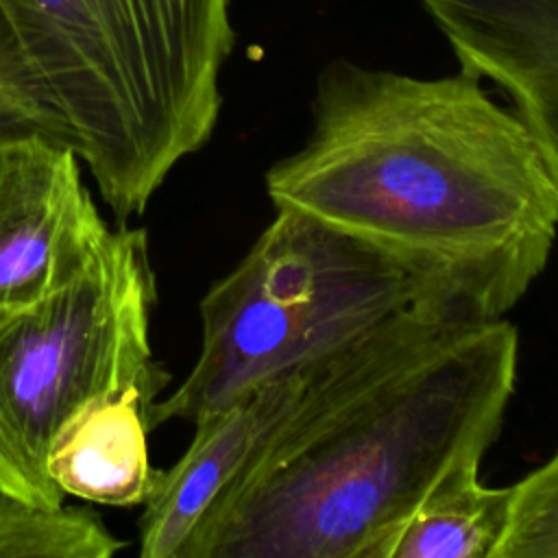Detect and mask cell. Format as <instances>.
Returning a JSON list of instances; mask_svg holds the SVG:
<instances>
[{
  "label": "cell",
  "instance_id": "obj_1",
  "mask_svg": "<svg viewBox=\"0 0 558 558\" xmlns=\"http://www.w3.org/2000/svg\"><path fill=\"white\" fill-rule=\"evenodd\" d=\"M275 209L305 214L405 272L414 307L504 318L549 262L558 203L514 111L480 78L323 68L305 144L266 170Z\"/></svg>",
  "mask_w": 558,
  "mask_h": 558
},
{
  "label": "cell",
  "instance_id": "obj_2",
  "mask_svg": "<svg viewBox=\"0 0 558 558\" xmlns=\"http://www.w3.org/2000/svg\"><path fill=\"white\" fill-rule=\"evenodd\" d=\"M517 364L506 318L392 314L305 373L181 558H390L429 488L499 438Z\"/></svg>",
  "mask_w": 558,
  "mask_h": 558
},
{
  "label": "cell",
  "instance_id": "obj_3",
  "mask_svg": "<svg viewBox=\"0 0 558 558\" xmlns=\"http://www.w3.org/2000/svg\"><path fill=\"white\" fill-rule=\"evenodd\" d=\"M59 137L124 222L211 137L229 0H0Z\"/></svg>",
  "mask_w": 558,
  "mask_h": 558
},
{
  "label": "cell",
  "instance_id": "obj_4",
  "mask_svg": "<svg viewBox=\"0 0 558 558\" xmlns=\"http://www.w3.org/2000/svg\"><path fill=\"white\" fill-rule=\"evenodd\" d=\"M414 303L405 272L305 214L277 209L238 266L201 301L203 342L148 429L198 421L257 388L305 375Z\"/></svg>",
  "mask_w": 558,
  "mask_h": 558
},
{
  "label": "cell",
  "instance_id": "obj_5",
  "mask_svg": "<svg viewBox=\"0 0 558 558\" xmlns=\"http://www.w3.org/2000/svg\"><path fill=\"white\" fill-rule=\"evenodd\" d=\"M155 303L148 235L120 225L70 281L0 314V493L63 506L48 473L61 427L131 388L157 401L170 373L148 340Z\"/></svg>",
  "mask_w": 558,
  "mask_h": 558
},
{
  "label": "cell",
  "instance_id": "obj_6",
  "mask_svg": "<svg viewBox=\"0 0 558 558\" xmlns=\"http://www.w3.org/2000/svg\"><path fill=\"white\" fill-rule=\"evenodd\" d=\"M107 233L70 144L0 133V314L70 281Z\"/></svg>",
  "mask_w": 558,
  "mask_h": 558
},
{
  "label": "cell",
  "instance_id": "obj_7",
  "mask_svg": "<svg viewBox=\"0 0 558 558\" xmlns=\"http://www.w3.org/2000/svg\"><path fill=\"white\" fill-rule=\"evenodd\" d=\"M460 70L501 87L558 203V0H421Z\"/></svg>",
  "mask_w": 558,
  "mask_h": 558
},
{
  "label": "cell",
  "instance_id": "obj_8",
  "mask_svg": "<svg viewBox=\"0 0 558 558\" xmlns=\"http://www.w3.org/2000/svg\"><path fill=\"white\" fill-rule=\"evenodd\" d=\"M305 375L257 388L240 401L194 421L185 453L161 471L140 519L142 558H181L214 501L238 480L292 410Z\"/></svg>",
  "mask_w": 558,
  "mask_h": 558
},
{
  "label": "cell",
  "instance_id": "obj_9",
  "mask_svg": "<svg viewBox=\"0 0 558 558\" xmlns=\"http://www.w3.org/2000/svg\"><path fill=\"white\" fill-rule=\"evenodd\" d=\"M153 403L131 388L81 408L52 442L48 473L54 486L102 506L146 504L161 480L146 445Z\"/></svg>",
  "mask_w": 558,
  "mask_h": 558
},
{
  "label": "cell",
  "instance_id": "obj_10",
  "mask_svg": "<svg viewBox=\"0 0 558 558\" xmlns=\"http://www.w3.org/2000/svg\"><path fill=\"white\" fill-rule=\"evenodd\" d=\"M482 460L447 471L408 517L390 558H495L512 508L514 486H486Z\"/></svg>",
  "mask_w": 558,
  "mask_h": 558
},
{
  "label": "cell",
  "instance_id": "obj_11",
  "mask_svg": "<svg viewBox=\"0 0 558 558\" xmlns=\"http://www.w3.org/2000/svg\"><path fill=\"white\" fill-rule=\"evenodd\" d=\"M122 547L87 508H44L0 493V558H109Z\"/></svg>",
  "mask_w": 558,
  "mask_h": 558
},
{
  "label": "cell",
  "instance_id": "obj_12",
  "mask_svg": "<svg viewBox=\"0 0 558 558\" xmlns=\"http://www.w3.org/2000/svg\"><path fill=\"white\" fill-rule=\"evenodd\" d=\"M512 486L510 519L495 558H558V451Z\"/></svg>",
  "mask_w": 558,
  "mask_h": 558
},
{
  "label": "cell",
  "instance_id": "obj_13",
  "mask_svg": "<svg viewBox=\"0 0 558 558\" xmlns=\"http://www.w3.org/2000/svg\"><path fill=\"white\" fill-rule=\"evenodd\" d=\"M15 131H41L59 137L54 118L35 96L17 39L0 9V133Z\"/></svg>",
  "mask_w": 558,
  "mask_h": 558
}]
</instances>
